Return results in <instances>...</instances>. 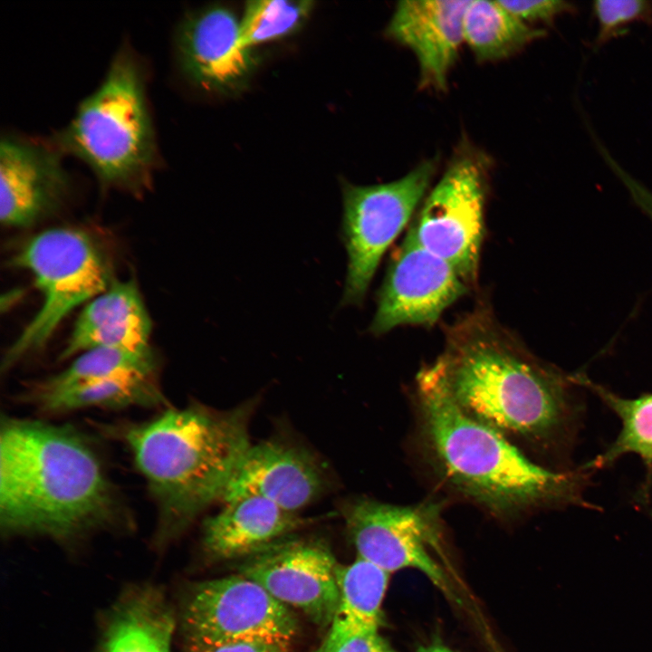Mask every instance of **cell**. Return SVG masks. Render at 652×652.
<instances>
[{"mask_svg":"<svg viewBox=\"0 0 652 652\" xmlns=\"http://www.w3.org/2000/svg\"><path fill=\"white\" fill-rule=\"evenodd\" d=\"M314 2L309 0L248 1L240 20L243 44L253 49L292 34L309 17Z\"/></svg>","mask_w":652,"mask_h":652,"instance_id":"d4e9b609","label":"cell"},{"mask_svg":"<svg viewBox=\"0 0 652 652\" xmlns=\"http://www.w3.org/2000/svg\"><path fill=\"white\" fill-rule=\"evenodd\" d=\"M99 455L72 427L2 419L0 526L7 535L69 541L122 522Z\"/></svg>","mask_w":652,"mask_h":652,"instance_id":"7a4b0ae2","label":"cell"},{"mask_svg":"<svg viewBox=\"0 0 652 652\" xmlns=\"http://www.w3.org/2000/svg\"><path fill=\"white\" fill-rule=\"evenodd\" d=\"M175 618L159 590L138 587L112 608L101 652H172Z\"/></svg>","mask_w":652,"mask_h":652,"instance_id":"d6986e66","label":"cell"},{"mask_svg":"<svg viewBox=\"0 0 652 652\" xmlns=\"http://www.w3.org/2000/svg\"><path fill=\"white\" fill-rule=\"evenodd\" d=\"M325 475L306 450L266 441L250 446L222 498L259 496L296 513L323 491Z\"/></svg>","mask_w":652,"mask_h":652,"instance_id":"2e32d148","label":"cell"},{"mask_svg":"<svg viewBox=\"0 0 652 652\" xmlns=\"http://www.w3.org/2000/svg\"><path fill=\"white\" fill-rule=\"evenodd\" d=\"M343 515L359 558L389 574L417 570L449 598L455 597L445 570L433 556L441 538L436 505L402 506L362 498L350 503Z\"/></svg>","mask_w":652,"mask_h":652,"instance_id":"9c48e42d","label":"cell"},{"mask_svg":"<svg viewBox=\"0 0 652 652\" xmlns=\"http://www.w3.org/2000/svg\"><path fill=\"white\" fill-rule=\"evenodd\" d=\"M58 148L6 135L0 143V217L28 227L63 203L70 180Z\"/></svg>","mask_w":652,"mask_h":652,"instance_id":"4fadbf2b","label":"cell"},{"mask_svg":"<svg viewBox=\"0 0 652 652\" xmlns=\"http://www.w3.org/2000/svg\"><path fill=\"white\" fill-rule=\"evenodd\" d=\"M498 2L518 19L532 26L535 23L551 25L558 16L574 13L577 9L573 4L561 0Z\"/></svg>","mask_w":652,"mask_h":652,"instance_id":"4316f807","label":"cell"},{"mask_svg":"<svg viewBox=\"0 0 652 652\" xmlns=\"http://www.w3.org/2000/svg\"><path fill=\"white\" fill-rule=\"evenodd\" d=\"M336 562L320 541H279L249 558L240 574L254 580L275 599L329 627L340 601Z\"/></svg>","mask_w":652,"mask_h":652,"instance_id":"7c38bea8","label":"cell"},{"mask_svg":"<svg viewBox=\"0 0 652 652\" xmlns=\"http://www.w3.org/2000/svg\"><path fill=\"white\" fill-rule=\"evenodd\" d=\"M469 0H405L397 3L385 34L409 49L419 68V87L444 91L464 43Z\"/></svg>","mask_w":652,"mask_h":652,"instance_id":"9a60e30c","label":"cell"},{"mask_svg":"<svg viewBox=\"0 0 652 652\" xmlns=\"http://www.w3.org/2000/svg\"><path fill=\"white\" fill-rule=\"evenodd\" d=\"M56 141L104 186L140 191L150 183L157 143L145 72L131 51L116 53L101 84L82 101Z\"/></svg>","mask_w":652,"mask_h":652,"instance_id":"5b68a950","label":"cell"},{"mask_svg":"<svg viewBox=\"0 0 652 652\" xmlns=\"http://www.w3.org/2000/svg\"><path fill=\"white\" fill-rule=\"evenodd\" d=\"M611 169L625 185L634 202L652 219V192L629 175L618 163H615Z\"/></svg>","mask_w":652,"mask_h":652,"instance_id":"f546056e","label":"cell"},{"mask_svg":"<svg viewBox=\"0 0 652 652\" xmlns=\"http://www.w3.org/2000/svg\"><path fill=\"white\" fill-rule=\"evenodd\" d=\"M12 262L33 275L43 302L5 353L2 371L41 350L74 309L114 282L101 247L90 235L75 228H51L34 235Z\"/></svg>","mask_w":652,"mask_h":652,"instance_id":"8992f818","label":"cell"},{"mask_svg":"<svg viewBox=\"0 0 652 652\" xmlns=\"http://www.w3.org/2000/svg\"><path fill=\"white\" fill-rule=\"evenodd\" d=\"M249 411L202 405L168 408L149 421L118 427L157 510L155 544L166 546L203 509L222 500L250 447Z\"/></svg>","mask_w":652,"mask_h":652,"instance_id":"277c9868","label":"cell"},{"mask_svg":"<svg viewBox=\"0 0 652 652\" xmlns=\"http://www.w3.org/2000/svg\"><path fill=\"white\" fill-rule=\"evenodd\" d=\"M490 167L487 156L463 139L408 230L470 288L478 282Z\"/></svg>","mask_w":652,"mask_h":652,"instance_id":"52a82bcc","label":"cell"},{"mask_svg":"<svg viewBox=\"0 0 652 652\" xmlns=\"http://www.w3.org/2000/svg\"><path fill=\"white\" fill-rule=\"evenodd\" d=\"M598 23L594 44L599 47L623 34L634 22H652V3L644 0H598L593 3Z\"/></svg>","mask_w":652,"mask_h":652,"instance_id":"484cf974","label":"cell"},{"mask_svg":"<svg viewBox=\"0 0 652 652\" xmlns=\"http://www.w3.org/2000/svg\"><path fill=\"white\" fill-rule=\"evenodd\" d=\"M184 75L205 91L238 87L255 65L253 49L243 44L240 21L225 7H209L187 15L176 35Z\"/></svg>","mask_w":652,"mask_h":652,"instance_id":"5bb4252c","label":"cell"},{"mask_svg":"<svg viewBox=\"0 0 652 652\" xmlns=\"http://www.w3.org/2000/svg\"><path fill=\"white\" fill-rule=\"evenodd\" d=\"M389 573L357 558L337 569L340 601L328 631L314 652H334L349 638L379 630Z\"/></svg>","mask_w":652,"mask_h":652,"instance_id":"ffe728a7","label":"cell"},{"mask_svg":"<svg viewBox=\"0 0 652 652\" xmlns=\"http://www.w3.org/2000/svg\"><path fill=\"white\" fill-rule=\"evenodd\" d=\"M545 35L544 29L523 23L498 1L471 0L464 14V43L479 62L510 58Z\"/></svg>","mask_w":652,"mask_h":652,"instance_id":"7402d4cb","label":"cell"},{"mask_svg":"<svg viewBox=\"0 0 652 652\" xmlns=\"http://www.w3.org/2000/svg\"><path fill=\"white\" fill-rule=\"evenodd\" d=\"M151 321L133 281H114L82 309L60 357L96 348L150 349Z\"/></svg>","mask_w":652,"mask_h":652,"instance_id":"e0dca14e","label":"cell"},{"mask_svg":"<svg viewBox=\"0 0 652 652\" xmlns=\"http://www.w3.org/2000/svg\"><path fill=\"white\" fill-rule=\"evenodd\" d=\"M308 521L264 498L250 495L225 503L204 523L203 547L217 560L251 556L283 540Z\"/></svg>","mask_w":652,"mask_h":652,"instance_id":"ac0fdd59","label":"cell"},{"mask_svg":"<svg viewBox=\"0 0 652 652\" xmlns=\"http://www.w3.org/2000/svg\"><path fill=\"white\" fill-rule=\"evenodd\" d=\"M334 652H398L379 633L371 630L357 634L343 641Z\"/></svg>","mask_w":652,"mask_h":652,"instance_id":"f1b7e54d","label":"cell"},{"mask_svg":"<svg viewBox=\"0 0 652 652\" xmlns=\"http://www.w3.org/2000/svg\"><path fill=\"white\" fill-rule=\"evenodd\" d=\"M469 290L451 264L408 232L379 291L369 331L379 336L400 326H432Z\"/></svg>","mask_w":652,"mask_h":652,"instance_id":"8fae6325","label":"cell"},{"mask_svg":"<svg viewBox=\"0 0 652 652\" xmlns=\"http://www.w3.org/2000/svg\"><path fill=\"white\" fill-rule=\"evenodd\" d=\"M289 641L243 640L211 643L186 640L187 652H289Z\"/></svg>","mask_w":652,"mask_h":652,"instance_id":"83f0119b","label":"cell"},{"mask_svg":"<svg viewBox=\"0 0 652 652\" xmlns=\"http://www.w3.org/2000/svg\"><path fill=\"white\" fill-rule=\"evenodd\" d=\"M416 380L427 455L456 491L504 515L586 505L587 470L557 472L530 460L507 436L464 411L431 363Z\"/></svg>","mask_w":652,"mask_h":652,"instance_id":"3957f363","label":"cell"},{"mask_svg":"<svg viewBox=\"0 0 652 652\" xmlns=\"http://www.w3.org/2000/svg\"><path fill=\"white\" fill-rule=\"evenodd\" d=\"M576 380L579 385L593 391L621 422L620 432L613 443L601 455L581 468L585 470L603 468L610 465L622 455L635 454L643 460L647 472H651L652 394L627 398L593 383L583 376L577 375Z\"/></svg>","mask_w":652,"mask_h":652,"instance_id":"603a6c76","label":"cell"},{"mask_svg":"<svg viewBox=\"0 0 652 652\" xmlns=\"http://www.w3.org/2000/svg\"><path fill=\"white\" fill-rule=\"evenodd\" d=\"M416 652H455L442 643L434 641L432 643L419 646Z\"/></svg>","mask_w":652,"mask_h":652,"instance_id":"4dcf8cb0","label":"cell"},{"mask_svg":"<svg viewBox=\"0 0 652 652\" xmlns=\"http://www.w3.org/2000/svg\"><path fill=\"white\" fill-rule=\"evenodd\" d=\"M436 169V158L425 159L391 182L343 186L348 267L341 304L362 303L382 255L421 206Z\"/></svg>","mask_w":652,"mask_h":652,"instance_id":"ba28073f","label":"cell"},{"mask_svg":"<svg viewBox=\"0 0 652 652\" xmlns=\"http://www.w3.org/2000/svg\"><path fill=\"white\" fill-rule=\"evenodd\" d=\"M431 364L464 411L505 436L546 448L573 442L575 376L532 354L487 303L445 327L444 349Z\"/></svg>","mask_w":652,"mask_h":652,"instance_id":"6da1fadb","label":"cell"},{"mask_svg":"<svg viewBox=\"0 0 652 652\" xmlns=\"http://www.w3.org/2000/svg\"><path fill=\"white\" fill-rule=\"evenodd\" d=\"M182 627L186 640L291 642L298 622L290 608L239 573L194 587L183 607Z\"/></svg>","mask_w":652,"mask_h":652,"instance_id":"30bf717a","label":"cell"},{"mask_svg":"<svg viewBox=\"0 0 652 652\" xmlns=\"http://www.w3.org/2000/svg\"><path fill=\"white\" fill-rule=\"evenodd\" d=\"M26 399L42 412L51 415L89 408L121 409L166 404L158 375L115 376L55 389L34 384Z\"/></svg>","mask_w":652,"mask_h":652,"instance_id":"44dd1931","label":"cell"},{"mask_svg":"<svg viewBox=\"0 0 652 652\" xmlns=\"http://www.w3.org/2000/svg\"><path fill=\"white\" fill-rule=\"evenodd\" d=\"M158 369L151 348L146 350L96 348L77 355L64 370L35 385L55 389L115 376L158 375Z\"/></svg>","mask_w":652,"mask_h":652,"instance_id":"cb8c5ba5","label":"cell"}]
</instances>
